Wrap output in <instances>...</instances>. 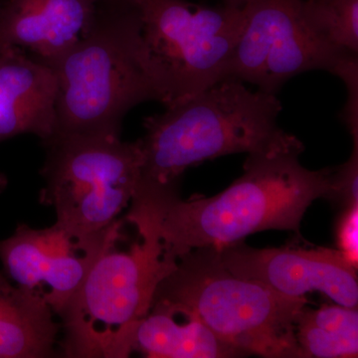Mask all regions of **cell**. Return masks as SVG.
<instances>
[{
  "mask_svg": "<svg viewBox=\"0 0 358 358\" xmlns=\"http://www.w3.org/2000/svg\"><path fill=\"white\" fill-rule=\"evenodd\" d=\"M231 60L229 78L277 95L292 78L324 70L339 79L358 55L338 50L308 22L305 0H248Z\"/></svg>",
  "mask_w": 358,
  "mask_h": 358,
  "instance_id": "ba28073f",
  "label": "cell"
},
{
  "mask_svg": "<svg viewBox=\"0 0 358 358\" xmlns=\"http://www.w3.org/2000/svg\"><path fill=\"white\" fill-rule=\"evenodd\" d=\"M136 227L141 241L129 252L115 247L103 254L59 317L66 357L124 358L134 352L136 327L176 266L154 232Z\"/></svg>",
  "mask_w": 358,
  "mask_h": 358,
  "instance_id": "5b68a950",
  "label": "cell"
},
{
  "mask_svg": "<svg viewBox=\"0 0 358 358\" xmlns=\"http://www.w3.org/2000/svg\"><path fill=\"white\" fill-rule=\"evenodd\" d=\"M216 251L224 267L242 279L260 282L285 296L300 298L320 292L338 305L357 307V268L341 250L255 249L240 242Z\"/></svg>",
  "mask_w": 358,
  "mask_h": 358,
  "instance_id": "30bf717a",
  "label": "cell"
},
{
  "mask_svg": "<svg viewBox=\"0 0 358 358\" xmlns=\"http://www.w3.org/2000/svg\"><path fill=\"white\" fill-rule=\"evenodd\" d=\"M49 66L58 83L55 134L120 136L129 110L164 103L134 2L96 3L88 32Z\"/></svg>",
  "mask_w": 358,
  "mask_h": 358,
  "instance_id": "3957f363",
  "label": "cell"
},
{
  "mask_svg": "<svg viewBox=\"0 0 358 358\" xmlns=\"http://www.w3.org/2000/svg\"><path fill=\"white\" fill-rule=\"evenodd\" d=\"M352 138V154L345 164L334 167L333 188L327 197L345 209L358 205V138Z\"/></svg>",
  "mask_w": 358,
  "mask_h": 358,
  "instance_id": "e0dca14e",
  "label": "cell"
},
{
  "mask_svg": "<svg viewBox=\"0 0 358 358\" xmlns=\"http://www.w3.org/2000/svg\"><path fill=\"white\" fill-rule=\"evenodd\" d=\"M281 112L274 94L233 78L169 106L143 122L140 181L176 186L188 167L223 155L301 154L303 143L278 124Z\"/></svg>",
  "mask_w": 358,
  "mask_h": 358,
  "instance_id": "7a4b0ae2",
  "label": "cell"
},
{
  "mask_svg": "<svg viewBox=\"0 0 358 358\" xmlns=\"http://www.w3.org/2000/svg\"><path fill=\"white\" fill-rule=\"evenodd\" d=\"M296 336L303 358L357 357V308L306 306L296 317Z\"/></svg>",
  "mask_w": 358,
  "mask_h": 358,
  "instance_id": "9a60e30c",
  "label": "cell"
},
{
  "mask_svg": "<svg viewBox=\"0 0 358 358\" xmlns=\"http://www.w3.org/2000/svg\"><path fill=\"white\" fill-rule=\"evenodd\" d=\"M305 11L327 43L358 55V0H305Z\"/></svg>",
  "mask_w": 358,
  "mask_h": 358,
  "instance_id": "2e32d148",
  "label": "cell"
},
{
  "mask_svg": "<svg viewBox=\"0 0 358 358\" xmlns=\"http://www.w3.org/2000/svg\"><path fill=\"white\" fill-rule=\"evenodd\" d=\"M96 3H114V2H131V0H95Z\"/></svg>",
  "mask_w": 358,
  "mask_h": 358,
  "instance_id": "ffe728a7",
  "label": "cell"
},
{
  "mask_svg": "<svg viewBox=\"0 0 358 358\" xmlns=\"http://www.w3.org/2000/svg\"><path fill=\"white\" fill-rule=\"evenodd\" d=\"M95 0H6L0 1V51L29 50L50 65L88 32Z\"/></svg>",
  "mask_w": 358,
  "mask_h": 358,
  "instance_id": "8fae6325",
  "label": "cell"
},
{
  "mask_svg": "<svg viewBox=\"0 0 358 358\" xmlns=\"http://www.w3.org/2000/svg\"><path fill=\"white\" fill-rule=\"evenodd\" d=\"M306 296H285L233 275L214 247L179 257L155 292L150 310L196 320L243 357L303 358L296 336Z\"/></svg>",
  "mask_w": 358,
  "mask_h": 358,
  "instance_id": "277c9868",
  "label": "cell"
},
{
  "mask_svg": "<svg viewBox=\"0 0 358 358\" xmlns=\"http://www.w3.org/2000/svg\"><path fill=\"white\" fill-rule=\"evenodd\" d=\"M122 227L119 219L93 234L57 222L45 229L20 225L0 241V261L14 285L40 296L60 317L96 261L121 240Z\"/></svg>",
  "mask_w": 358,
  "mask_h": 358,
  "instance_id": "9c48e42d",
  "label": "cell"
},
{
  "mask_svg": "<svg viewBox=\"0 0 358 358\" xmlns=\"http://www.w3.org/2000/svg\"><path fill=\"white\" fill-rule=\"evenodd\" d=\"M300 155H248L244 173L208 199L182 200L178 186L138 182L126 219L154 232L164 256L176 261L192 250L240 243L260 231L299 232L310 204L331 194L334 171L306 169Z\"/></svg>",
  "mask_w": 358,
  "mask_h": 358,
  "instance_id": "6da1fadb",
  "label": "cell"
},
{
  "mask_svg": "<svg viewBox=\"0 0 358 358\" xmlns=\"http://www.w3.org/2000/svg\"><path fill=\"white\" fill-rule=\"evenodd\" d=\"M60 331L44 300L0 273V358L50 357Z\"/></svg>",
  "mask_w": 358,
  "mask_h": 358,
  "instance_id": "4fadbf2b",
  "label": "cell"
},
{
  "mask_svg": "<svg viewBox=\"0 0 358 358\" xmlns=\"http://www.w3.org/2000/svg\"><path fill=\"white\" fill-rule=\"evenodd\" d=\"M187 320V324H179L171 313L150 310L134 331V350L154 358L243 357L199 320Z\"/></svg>",
  "mask_w": 358,
  "mask_h": 358,
  "instance_id": "5bb4252c",
  "label": "cell"
},
{
  "mask_svg": "<svg viewBox=\"0 0 358 358\" xmlns=\"http://www.w3.org/2000/svg\"><path fill=\"white\" fill-rule=\"evenodd\" d=\"M6 186V178L0 174V192L3 190V188Z\"/></svg>",
  "mask_w": 358,
  "mask_h": 358,
  "instance_id": "44dd1931",
  "label": "cell"
},
{
  "mask_svg": "<svg viewBox=\"0 0 358 358\" xmlns=\"http://www.w3.org/2000/svg\"><path fill=\"white\" fill-rule=\"evenodd\" d=\"M55 71L24 51H0V143L32 134L42 141L56 131Z\"/></svg>",
  "mask_w": 358,
  "mask_h": 358,
  "instance_id": "7c38bea8",
  "label": "cell"
},
{
  "mask_svg": "<svg viewBox=\"0 0 358 358\" xmlns=\"http://www.w3.org/2000/svg\"><path fill=\"white\" fill-rule=\"evenodd\" d=\"M248 0H222V3L233 7H243Z\"/></svg>",
  "mask_w": 358,
  "mask_h": 358,
  "instance_id": "d6986e66",
  "label": "cell"
},
{
  "mask_svg": "<svg viewBox=\"0 0 358 358\" xmlns=\"http://www.w3.org/2000/svg\"><path fill=\"white\" fill-rule=\"evenodd\" d=\"M358 205L345 208L338 222V237L339 250L345 258L357 268Z\"/></svg>",
  "mask_w": 358,
  "mask_h": 358,
  "instance_id": "ac0fdd59",
  "label": "cell"
},
{
  "mask_svg": "<svg viewBox=\"0 0 358 358\" xmlns=\"http://www.w3.org/2000/svg\"><path fill=\"white\" fill-rule=\"evenodd\" d=\"M141 34L164 93V107L182 102L229 78L243 25V7L187 0H131Z\"/></svg>",
  "mask_w": 358,
  "mask_h": 358,
  "instance_id": "52a82bcc",
  "label": "cell"
},
{
  "mask_svg": "<svg viewBox=\"0 0 358 358\" xmlns=\"http://www.w3.org/2000/svg\"><path fill=\"white\" fill-rule=\"evenodd\" d=\"M43 143L40 201L53 207L56 222L82 234L113 225L131 203L140 180L138 141L56 133Z\"/></svg>",
  "mask_w": 358,
  "mask_h": 358,
  "instance_id": "8992f818",
  "label": "cell"
}]
</instances>
